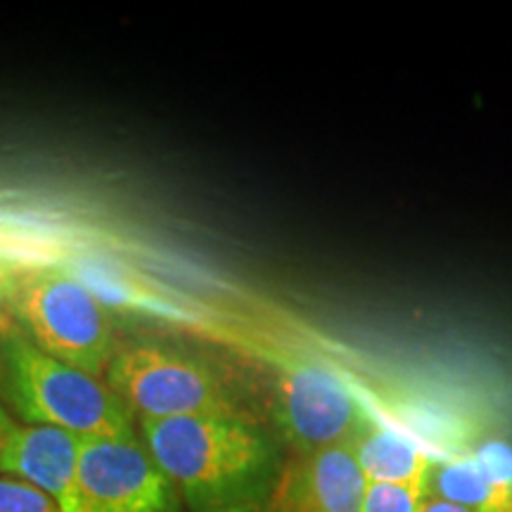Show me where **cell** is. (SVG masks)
I'll return each mask as SVG.
<instances>
[{"label":"cell","mask_w":512,"mask_h":512,"mask_svg":"<svg viewBox=\"0 0 512 512\" xmlns=\"http://www.w3.org/2000/svg\"><path fill=\"white\" fill-rule=\"evenodd\" d=\"M427 496L463 505L470 512H512V486L486 477L472 456L434 458Z\"/></svg>","instance_id":"10"},{"label":"cell","mask_w":512,"mask_h":512,"mask_svg":"<svg viewBox=\"0 0 512 512\" xmlns=\"http://www.w3.org/2000/svg\"><path fill=\"white\" fill-rule=\"evenodd\" d=\"M0 401L22 425L57 427L76 437L133 434L131 411L107 380L48 356L22 330L0 332Z\"/></svg>","instance_id":"2"},{"label":"cell","mask_w":512,"mask_h":512,"mask_svg":"<svg viewBox=\"0 0 512 512\" xmlns=\"http://www.w3.org/2000/svg\"><path fill=\"white\" fill-rule=\"evenodd\" d=\"M366 491L354 446L318 448L283 467L268 512H361Z\"/></svg>","instance_id":"7"},{"label":"cell","mask_w":512,"mask_h":512,"mask_svg":"<svg viewBox=\"0 0 512 512\" xmlns=\"http://www.w3.org/2000/svg\"><path fill=\"white\" fill-rule=\"evenodd\" d=\"M10 311L38 349L105 380L119 344L105 304L74 271L64 266L24 268Z\"/></svg>","instance_id":"3"},{"label":"cell","mask_w":512,"mask_h":512,"mask_svg":"<svg viewBox=\"0 0 512 512\" xmlns=\"http://www.w3.org/2000/svg\"><path fill=\"white\" fill-rule=\"evenodd\" d=\"M351 446L368 484L422 486L427 494L434 458L401 427H392L373 415Z\"/></svg>","instance_id":"9"},{"label":"cell","mask_w":512,"mask_h":512,"mask_svg":"<svg viewBox=\"0 0 512 512\" xmlns=\"http://www.w3.org/2000/svg\"><path fill=\"white\" fill-rule=\"evenodd\" d=\"M230 512H242V510H230Z\"/></svg>","instance_id":"17"},{"label":"cell","mask_w":512,"mask_h":512,"mask_svg":"<svg viewBox=\"0 0 512 512\" xmlns=\"http://www.w3.org/2000/svg\"><path fill=\"white\" fill-rule=\"evenodd\" d=\"M271 418L294 456L354 444L373 413L337 370L311 358L278 363L271 389Z\"/></svg>","instance_id":"5"},{"label":"cell","mask_w":512,"mask_h":512,"mask_svg":"<svg viewBox=\"0 0 512 512\" xmlns=\"http://www.w3.org/2000/svg\"><path fill=\"white\" fill-rule=\"evenodd\" d=\"M482 472L496 484L512 486V446L505 441H486L470 453Z\"/></svg>","instance_id":"13"},{"label":"cell","mask_w":512,"mask_h":512,"mask_svg":"<svg viewBox=\"0 0 512 512\" xmlns=\"http://www.w3.org/2000/svg\"><path fill=\"white\" fill-rule=\"evenodd\" d=\"M81 512H178V491L136 434L81 437Z\"/></svg>","instance_id":"6"},{"label":"cell","mask_w":512,"mask_h":512,"mask_svg":"<svg viewBox=\"0 0 512 512\" xmlns=\"http://www.w3.org/2000/svg\"><path fill=\"white\" fill-rule=\"evenodd\" d=\"M24 266H19L12 256H5L0 254V318H3L5 309H10V302H12V294L17 290V283H19V275H22ZM8 330V325L0 320V332Z\"/></svg>","instance_id":"14"},{"label":"cell","mask_w":512,"mask_h":512,"mask_svg":"<svg viewBox=\"0 0 512 512\" xmlns=\"http://www.w3.org/2000/svg\"><path fill=\"white\" fill-rule=\"evenodd\" d=\"M79 451L81 437L72 432L17 422L0 472L34 484L53 498L62 512H81Z\"/></svg>","instance_id":"8"},{"label":"cell","mask_w":512,"mask_h":512,"mask_svg":"<svg viewBox=\"0 0 512 512\" xmlns=\"http://www.w3.org/2000/svg\"><path fill=\"white\" fill-rule=\"evenodd\" d=\"M418 512H470L463 505H456L451 501H444V498H434V496H425Z\"/></svg>","instance_id":"16"},{"label":"cell","mask_w":512,"mask_h":512,"mask_svg":"<svg viewBox=\"0 0 512 512\" xmlns=\"http://www.w3.org/2000/svg\"><path fill=\"white\" fill-rule=\"evenodd\" d=\"M105 380L140 420L242 415L226 380L209 361L152 339L121 344Z\"/></svg>","instance_id":"4"},{"label":"cell","mask_w":512,"mask_h":512,"mask_svg":"<svg viewBox=\"0 0 512 512\" xmlns=\"http://www.w3.org/2000/svg\"><path fill=\"white\" fill-rule=\"evenodd\" d=\"M15 430H17V420L12 418V415L8 413V408H5V403L0 401V463H3L5 448H8Z\"/></svg>","instance_id":"15"},{"label":"cell","mask_w":512,"mask_h":512,"mask_svg":"<svg viewBox=\"0 0 512 512\" xmlns=\"http://www.w3.org/2000/svg\"><path fill=\"white\" fill-rule=\"evenodd\" d=\"M3 332H5V330H3Z\"/></svg>","instance_id":"18"},{"label":"cell","mask_w":512,"mask_h":512,"mask_svg":"<svg viewBox=\"0 0 512 512\" xmlns=\"http://www.w3.org/2000/svg\"><path fill=\"white\" fill-rule=\"evenodd\" d=\"M425 496L422 486L368 484L361 512H418Z\"/></svg>","instance_id":"11"},{"label":"cell","mask_w":512,"mask_h":512,"mask_svg":"<svg viewBox=\"0 0 512 512\" xmlns=\"http://www.w3.org/2000/svg\"><path fill=\"white\" fill-rule=\"evenodd\" d=\"M143 444L195 512H247L278 484V453L245 415L140 420Z\"/></svg>","instance_id":"1"},{"label":"cell","mask_w":512,"mask_h":512,"mask_svg":"<svg viewBox=\"0 0 512 512\" xmlns=\"http://www.w3.org/2000/svg\"><path fill=\"white\" fill-rule=\"evenodd\" d=\"M0 512H62L48 494L17 477H0Z\"/></svg>","instance_id":"12"}]
</instances>
